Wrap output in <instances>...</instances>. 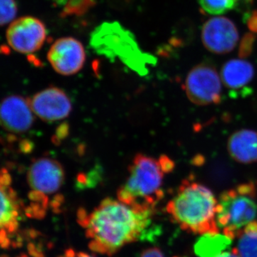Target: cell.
Returning a JSON list of instances; mask_svg holds the SVG:
<instances>
[{
	"instance_id": "21",
	"label": "cell",
	"mask_w": 257,
	"mask_h": 257,
	"mask_svg": "<svg viewBox=\"0 0 257 257\" xmlns=\"http://www.w3.org/2000/svg\"><path fill=\"white\" fill-rule=\"evenodd\" d=\"M256 36L251 32L245 34L240 42L239 56L241 58H245L251 55L254 45Z\"/></svg>"
},
{
	"instance_id": "24",
	"label": "cell",
	"mask_w": 257,
	"mask_h": 257,
	"mask_svg": "<svg viewBox=\"0 0 257 257\" xmlns=\"http://www.w3.org/2000/svg\"><path fill=\"white\" fill-rule=\"evenodd\" d=\"M60 257H94L92 255L89 254L85 252H82V251H74L73 249H68L64 252L62 256Z\"/></svg>"
},
{
	"instance_id": "16",
	"label": "cell",
	"mask_w": 257,
	"mask_h": 257,
	"mask_svg": "<svg viewBox=\"0 0 257 257\" xmlns=\"http://www.w3.org/2000/svg\"><path fill=\"white\" fill-rule=\"evenodd\" d=\"M232 239L218 232L202 234L194 243V253L199 257H219L227 251Z\"/></svg>"
},
{
	"instance_id": "20",
	"label": "cell",
	"mask_w": 257,
	"mask_h": 257,
	"mask_svg": "<svg viewBox=\"0 0 257 257\" xmlns=\"http://www.w3.org/2000/svg\"><path fill=\"white\" fill-rule=\"evenodd\" d=\"M1 3V25H5L14 20L18 13L15 0H0Z\"/></svg>"
},
{
	"instance_id": "1",
	"label": "cell",
	"mask_w": 257,
	"mask_h": 257,
	"mask_svg": "<svg viewBox=\"0 0 257 257\" xmlns=\"http://www.w3.org/2000/svg\"><path fill=\"white\" fill-rule=\"evenodd\" d=\"M154 211L106 198L89 214L79 211L78 219L86 229L89 248L111 256L124 245L155 234L150 229Z\"/></svg>"
},
{
	"instance_id": "12",
	"label": "cell",
	"mask_w": 257,
	"mask_h": 257,
	"mask_svg": "<svg viewBox=\"0 0 257 257\" xmlns=\"http://www.w3.org/2000/svg\"><path fill=\"white\" fill-rule=\"evenodd\" d=\"M11 175L7 169H3L0 176L1 189V244L3 248L9 246L10 235L18 229L20 216V205L18 195L12 187Z\"/></svg>"
},
{
	"instance_id": "19",
	"label": "cell",
	"mask_w": 257,
	"mask_h": 257,
	"mask_svg": "<svg viewBox=\"0 0 257 257\" xmlns=\"http://www.w3.org/2000/svg\"><path fill=\"white\" fill-rule=\"evenodd\" d=\"M204 12L210 15H221L236 6V0H197Z\"/></svg>"
},
{
	"instance_id": "8",
	"label": "cell",
	"mask_w": 257,
	"mask_h": 257,
	"mask_svg": "<svg viewBox=\"0 0 257 257\" xmlns=\"http://www.w3.org/2000/svg\"><path fill=\"white\" fill-rule=\"evenodd\" d=\"M7 40L12 48L22 54H31L41 49L47 39L45 25L32 17L15 20L7 30Z\"/></svg>"
},
{
	"instance_id": "18",
	"label": "cell",
	"mask_w": 257,
	"mask_h": 257,
	"mask_svg": "<svg viewBox=\"0 0 257 257\" xmlns=\"http://www.w3.org/2000/svg\"><path fill=\"white\" fill-rule=\"evenodd\" d=\"M95 4V0H64L62 16H81Z\"/></svg>"
},
{
	"instance_id": "7",
	"label": "cell",
	"mask_w": 257,
	"mask_h": 257,
	"mask_svg": "<svg viewBox=\"0 0 257 257\" xmlns=\"http://www.w3.org/2000/svg\"><path fill=\"white\" fill-rule=\"evenodd\" d=\"M221 79L214 66L202 62L189 71L184 89L189 100L200 106L211 105L221 100Z\"/></svg>"
},
{
	"instance_id": "3",
	"label": "cell",
	"mask_w": 257,
	"mask_h": 257,
	"mask_svg": "<svg viewBox=\"0 0 257 257\" xmlns=\"http://www.w3.org/2000/svg\"><path fill=\"white\" fill-rule=\"evenodd\" d=\"M175 167L166 156L159 160L145 155H136L128 168L126 182L117 192V199L130 205L143 206L155 209L164 196L165 174Z\"/></svg>"
},
{
	"instance_id": "10",
	"label": "cell",
	"mask_w": 257,
	"mask_h": 257,
	"mask_svg": "<svg viewBox=\"0 0 257 257\" xmlns=\"http://www.w3.org/2000/svg\"><path fill=\"white\" fill-rule=\"evenodd\" d=\"M28 99L35 116L47 122L65 119L72 111V101L58 87L47 88Z\"/></svg>"
},
{
	"instance_id": "14",
	"label": "cell",
	"mask_w": 257,
	"mask_h": 257,
	"mask_svg": "<svg viewBox=\"0 0 257 257\" xmlns=\"http://www.w3.org/2000/svg\"><path fill=\"white\" fill-rule=\"evenodd\" d=\"M254 75L252 64L246 60H231L223 65L221 70V79L223 84L227 88L231 94L239 95L250 92L247 86Z\"/></svg>"
},
{
	"instance_id": "9",
	"label": "cell",
	"mask_w": 257,
	"mask_h": 257,
	"mask_svg": "<svg viewBox=\"0 0 257 257\" xmlns=\"http://www.w3.org/2000/svg\"><path fill=\"white\" fill-rule=\"evenodd\" d=\"M47 59L57 73L64 76L74 75L85 63L86 54L82 44L72 37H63L51 46Z\"/></svg>"
},
{
	"instance_id": "13",
	"label": "cell",
	"mask_w": 257,
	"mask_h": 257,
	"mask_svg": "<svg viewBox=\"0 0 257 257\" xmlns=\"http://www.w3.org/2000/svg\"><path fill=\"white\" fill-rule=\"evenodd\" d=\"M35 115L29 99L23 96H7L2 101L1 124L10 133L22 134L28 132L33 125Z\"/></svg>"
},
{
	"instance_id": "2",
	"label": "cell",
	"mask_w": 257,
	"mask_h": 257,
	"mask_svg": "<svg viewBox=\"0 0 257 257\" xmlns=\"http://www.w3.org/2000/svg\"><path fill=\"white\" fill-rule=\"evenodd\" d=\"M218 200L204 184L185 179L173 198L167 211L181 229L196 234L219 232L216 220Z\"/></svg>"
},
{
	"instance_id": "6",
	"label": "cell",
	"mask_w": 257,
	"mask_h": 257,
	"mask_svg": "<svg viewBox=\"0 0 257 257\" xmlns=\"http://www.w3.org/2000/svg\"><path fill=\"white\" fill-rule=\"evenodd\" d=\"M27 179L31 189L29 199L32 202L27 212L38 216L45 214L49 196L58 192L63 186L65 179L63 167L54 159L42 157L30 166Z\"/></svg>"
},
{
	"instance_id": "15",
	"label": "cell",
	"mask_w": 257,
	"mask_h": 257,
	"mask_svg": "<svg viewBox=\"0 0 257 257\" xmlns=\"http://www.w3.org/2000/svg\"><path fill=\"white\" fill-rule=\"evenodd\" d=\"M230 156L241 164L257 162V132L241 130L230 136L227 144Z\"/></svg>"
},
{
	"instance_id": "22",
	"label": "cell",
	"mask_w": 257,
	"mask_h": 257,
	"mask_svg": "<svg viewBox=\"0 0 257 257\" xmlns=\"http://www.w3.org/2000/svg\"><path fill=\"white\" fill-rule=\"evenodd\" d=\"M246 24L248 29L251 32H257V10L251 12L246 19Z\"/></svg>"
},
{
	"instance_id": "5",
	"label": "cell",
	"mask_w": 257,
	"mask_h": 257,
	"mask_svg": "<svg viewBox=\"0 0 257 257\" xmlns=\"http://www.w3.org/2000/svg\"><path fill=\"white\" fill-rule=\"evenodd\" d=\"M256 218L257 191L252 182L240 184L221 194L216 207V223L231 239L257 221Z\"/></svg>"
},
{
	"instance_id": "4",
	"label": "cell",
	"mask_w": 257,
	"mask_h": 257,
	"mask_svg": "<svg viewBox=\"0 0 257 257\" xmlns=\"http://www.w3.org/2000/svg\"><path fill=\"white\" fill-rule=\"evenodd\" d=\"M90 45L99 55L119 59L140 74L147 72V66L156 61L143 52L133 34L117 23H104L96 28L91 35Z\"/></svg>"
},
{
	"instance_id": "17",
	"label": "cell",
	"mask_w": 257,
	"mask_h": 257,
	"mask_svg": "<svg viewBox=\"0 0 257 257\" xmlns=\"http://www.w3.org/2000/svg\"><path fill=\"white\" fill-rule=\"evenodd\" d=\"M235 250L241 257H257V221L247 225L237 236Z\"/></svg>"
},
{
	"instance_id": "25",
	"label": "cell",
	"mask_w": 257,
	"mask_h": 257,
	"mask_svg": "<svg viewBox=\"0 0 257 257\" xmlns=\"http://www.w3.org/2000/svg\"><path fill=\"white\" fill-rule=\"evenodd\" d=\"M219 257H241L239 256V253L236 252L235 248H233L231 251H226L221 254Z\"/></svg>"
},
{
	"instance_id": "11",
	"label": "cell",
	"mask_w": 257,
	"mask_h": 257,
	"mask_svg": "<svg viewBox=\"0 0 257 257\" xmlns=\"http://www.w3.org/2000/svg\"><path fill=\"white\" fill-rule=\"evenodd\" d=\"M202 40L207 50L223 55L234 50L239 40V33L232 21L224 17H216L209 19L203 25Z\"/></svg>"
},
{
	"instance_id": "26",
	"label": "cell",
	"mask_w": 257,
	"mask_h": 257,
	"mask_svg": "<svg viewBox=\"0 0 257 257\" xmlns=\"http://www.w3.org/2000/svg\"><path fill=\"white\" fill-rule=\"evenodd\" d=\"M251 1H252V0H236V6H237V5H239V3H246V4H247V3H251Z\"/></svg>"
},
{
	"instance_id": "23",
	"label": "cell",
	"mask_w": 257,
	"mask_h": 257,
	"mask_svg": "<svg viewBox=\"0 0 257 257\" xmlns=\"http://www.w3.org/2000/svg\"><path fill=\"white\" fill-rule=\"evenodd\" d=\"M141 257H164L160 248L153 247L147 248L142 253Z\"/></svg>"
}]
</instances>
